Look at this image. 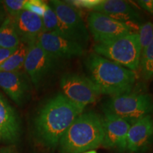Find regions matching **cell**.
<instances>
[{
  "instance_id": "obj_4",
  "label": "cell",
  "mask_w": 153,
  "mask_h": 153,
  "mask_svg": "<svg viewBox=\"0 0 153 153\" xmlns=\"http://www.w3.org/2000/svg\"><path fill=\"white\" fill-rule=\"evenodd\" d=\"M94 51L96 54L132 71L135 72L140 66L142 51L137 33H130L111 41L97 43L94 47Z\"/></svg>"
},
{
  "instance_id": "obj_24",
  "label": "cell",
  "mask_w": 153,
  "mask_h": 153,
  "mask_svg": "<svg viewBox=\"0 0 153 153\" xmlns=\"http://www.w3.org/2000/svg\"><path fill=\"white\" fill-rule=\"evenodd\" d=\"M102 0H70L65 1L76 9H91L94 10Z\"/></svg>"
},
{
  "instance_id": "obj_8",
  "label": "cell",
  "mask_w": 153,
  "mask_h": 153,
  "mask_svg": "<svg viewBox=\"0 0 153 153\" xmlns=\"http://www.w3.org/2000/svg\"><path fill=\"white\" fill-rule=\"evenodd\" d=\"M62 94L72 102L85 106L93 104L101 93L87 76L75 73L63 74L60 81Z\"/></svg>"
},
{
  "instance_id": "obj_29",
  "label": "cell",
  "mask_w": 153,
  "mask_h": 153,
  "mask_svg": "<svg viewBox=\"0 0 153 153\" xmlns=\"http://www.w3.org/2000/svg\"><path fill=\"white\" fill-rule=\"evenodd\" d=\"M1 6H3V4H2V1H0V7H1Z\"/></svg>"
},
{
  "instance_id": "obj_2",
  "label": "cell",
  "mask_w": 153,
  "mask_h": 153,
  "mask_svg": "<svg viewBox=\"0 0 153 153\" xmlns=\"http://www.w3.org/2000/svg\"><path fill=\"white\" fill-rule=\"evenodd\" d=\"M85 67L101 94L114 97L131 92L136 81L135 72L95 53L86 58Z\"/></svg>"
},
{
  "instance_id": "obj_17",
  "label": "cell",
  "mask_w": 153,
  "mask_h": 153,
  "mask_svg": "<svg viewBox=\"0 0 153 153\" xmlns=\"http://www.w3.org/2000/svg\"><path fill=\"white\" fill-rule=\"evenodd\" d=\"M21 43V40L15 28L14 21L7 16L0 26V48H16Z\"/></svg>"
},
{
  "instance_id": "obj_14",
  "label": "cell",
  "mask_w": 153,
  "mask_h": 153,
  "mask_svg": "<svg viewBox=\"0 0 153 153\" xmlns=\"http://www.w3.org/2000/svg\"><path fill=\"white\" fill-rule=\"evenodd\" d=\"M21 135V121L16 111L0 93V142L13 144Z\"/></svg>"
},
{
  "instance_id": "obj_7",
  "label": "cell",
  "mask_w": 153,
  "mask_h": 153,
  "mask_svg": "<svg viewBox=\"0 0 153 153\" xmlns=\"http://www.w3.org/2000/svg\"><path fill=\"white\" fill-rule=\"evenodd\" d=\"M88 28L97 43L111 41L120 36L134 33L136 24L115 20L106 14L92 11L87 18Z\"/></svg>"
},
{
  "instance_id": "obj_28",
  "label": "cell",
  "mask_w": 153,
  "mask_h": 153,
  "mask_svg": "<svg viewBox=\"0 0 153 153\" xmlns=\"http://www.w3.org/2000/svg\"><path fill=\"white\" fill-rule=\"evenodd\" d=\"M82 153H97V151L94 150H89V151H86L85 152H82Z\"/></svg>"
},
{
  "instance_id": "obj_25",
  "label": "cell",
  "mask_w": 153,
  "mask_h": 153,
  "mask_svg": "<svg viewBox=\"0 0 153 153\" xmlns=\"http://www.w3.org/2000/svg\"><path fill=\"white\" fill-rule=\"evenodd\" d=\"M137 4L141 8L153 15V0H140L137 1Z\"/></svg>"
},
{
  "instance_id": "obj_10",
  "label": "cell",
  "mask_w": 153,
  "mask_h": 153,
  "mask_svg": "<svg viewBox=\"0 0 153 153\" xmlns=\"http://www.w3.org/2000/svg\"><path fill=\"white\" fill-rule=\"evenodd\" d=\"M36 42L45 52L57 60L79 57L85 52L81 45L55 32H42Z\"/></svg>"
},
{
  "instance_id": "obj_26",
  "label": "cell",
  "mask_w": 153,
  "mask_h": 153,
  "mask_svg": "<svg viewBox=\"0 0 153 153\" xmlns=\"http://www.w3.org/2000/svg\"><path fill=\"white\" fill-rule=\"evenodd\" d=\"M16 48L7 49L1 48H0V65H1L3 62H4L11 55H12L14 51H16Z\"/></svg>"
},
{
  "instance_id": "obj_1",
  "label": "cell",
  "mask_w": 153,
  "mask_h": 153,
  "mask_svg": "<svg viewBox=\"0 0 153 153\" xmlns=\"http://www.w3.org/2000/svg\"><path fill=\"white\" fill-rule=\"evenodd\" d=\"M85 107L76 104L59 93L40 108L33 121L34 133L43 146L55 149L74 120Z\"/></svg>"
},
{
  "instance_id": "obj_23",
  "label": "cell",
  "mask_w": 153,
  "mask_h": 153,
  "mask_svg": "<svg viewBox=\"0 0 153 153\" xmlns=\"http://www.w3.org/2000/svg\"><path fill=\"white\" fill-rule=\"evenodd\" d=\"M46 4L41 0H26L24 5V10L30 11L42 18Z\"/></svg>"
},
{
  "instance_id": "obj_13",
  "label": "cell",
  "mask_w": 153,
  "mask_h": 153,
  "mask_svg": "<svg viewBox=\"0 0 153 153\" xmlns=\"http://www.w3.org/2000/svg\"><path fill=\"white\" fill-rule=\"evenodd\" d=\"M153 141V118L150 115L131 124L127 135V150L131 152L147 150Z\"/></svg>"
},
{
  "instance_id": "obj_19",
  "label": "cell",
  "mask_w": 153,
  "mask_h": 153,
  "mask_svg": "<svg viewBox=\"0 0 153 153\" xmlns=\"http://www.w3.org/2000/svg\"><path fill=\"white\" fill-rule=\"evenodd\" d=\"M140 65L143 78L149 79L153 76V40L142 51Z\"/></svg>"
},
{
  "instance_id": "obj_16",
  "label": "cell",
  "mask_w": 153,
  "mask_h": 153,
  "mask_svg": "<svg viewBox=\"0 0 153 153\" xmlns=\"http://www.w3.org/2000/svg\"><path fill=\"white\" fill-rule=\"evenodd\" d=\"M93 11L106 14L115 20L136 24L140 16L128 3L121 0H102Z\"/></svg>"
},
{
  "instance_id": "obj_21",
  "label": "cell",
  "mask_w": 153,
  "mask_h": 153,
  "mask_svg": "<svg viewBox=\"0 0 153 153\" xmlns=\"http://www.w3.org/2000/svg\"><path fill=\"white\" fill-rule=\"evenodd\" d=\"M137 32L141 51H143L153 40V23L149 22L141 25Z\"/></svg>"
},
{
  "instance_id": "obj_12",
  "label": "cell",
  "mask_w": 153,
  "mask_h": 153,
  "mask_svg": "<svg viewBox=\"0 0 153 153\" xmlns=\"http://www.w3.org/2000/svg\"><path fill=\"white\" fill-rule=\"evenodd\" d=\"M0 88L19 106H24L29 99V81L21 71L0 72Z\"/></svg>"
},
{
  "instance_id": "obj_22",
  "label": "cell",
  "mask_w": 153,
  "mask_h": 153,
  "mask_svg": "<svg viewBox=\"0 0 153 153\" xmlns=\"http://www.w3.org/2000/svg\"><path fill=\"white\" fill-rule=\"evenodd\" d=\"M1 1L8 16L14 18L19 13L24 10V5L26 0H4Z\"/></svg>"
},
{
  "instance_id": "obj_6",
  "label": "cell",
  "mask_w": 153,
  "mask_h": 153,
  "mask_svg": "<svg viewBox=\"0 0 153 153\" xmlns=\"http://www.w3.org/2000/svg\"><path fill=\"white\" fill-rule=\"evenodd\" d=\"M49 4L55 12L58 20L57 33L73 41L85 48L89 40L87 26L77 9L65 1L53 0Z\"/></svg>"
},
{
  "instance_id": "obj_9",
  "label": "cell",
  "mask_w": 153,
  "mask_h": 153,
  "mask_svg": "<svg viewBox=\"0 0 153 153\" xmlns=\"http://www.w3.org/2000/svg\"><path fill=\"white\" fill-rule=\"evenodd\" d=\"M57 62V59L45 52L35 41L28 45L24 68L33 85L38 89L54 72Z\"/></svg>"
},
{
  "instance_id": "obj_27",
  "label": "cell",
  "mask_w": 153,
  "mask_h": 153,
  "mask_svg": "<svg viewBox=\"0 0 153 153\" xmlns=\"http://www.w3.org/2000/svg\"><path fill=\"white\" fill-rule=\"evenodd\" d=\"M0 153H17L13 146H7L0 148Z\"/></svg>"
},
{
  "instance_id": "obj_3",
  "label": "cell",
  "mask_w": 153,
  "mask_h": 153,
  "mask_svg": "<svg viewBox=\"0 0 153 153\" xmlns=\"http://www.w3.org/2000/svg\"><path fill=\"white\" fill-rule=\"evenodd\" d=\"M103 117L93 111L82 113L68 128L59 146L60 153H82L101 145Z\"/></svg>"
},
{
  "instance_id": "obj_18",
  "label": "cell",
  "mask_w": 153,
  "mask_h": 153,
  "mask_svg": "<svg viewBox=\"0 0 153 153\" xmlns=\"http://www.w3.org/2000/svg\"><path fill=\"white\" fill-rule=\"evenodd\" d=\"M28 50V45L21 42L14 53L0 65V72L21 71L24 68Z\"/></svg>"
},
{
  "instance_id": "obj_20",
  "label": "cell",
  "mask_w": 153,
  "mask_h": 153,
  "mask_svg": "<svg viewBox=\"0 0 153 153\" xmlns=\"http://www.w3.org/2000/svg\"><path fill=\"white\" fill-rule=\"evenodd\" d=\"M42 22H43V32H55L57 33L58 28V20L55 14V12L53 10L51 5L46 4L45 5V11L42 16Z\"/></svg>"
},
{
  "instance_id": "obj_5",
  "label": "cell",
  "mask_w": 153,
  "mask_h": 153,
  "mask_svg": "<svg viewBox=\"0 0 153 153\" xmlns=\"http://www.w3.org/2000/svg\"><path fill=\"white\" fill-rule=\"evenodd\" d=\"M103 111L122 118L131 125L153 111V99L148 94L131 91L114 96L103 104Z\"/></svg>"
},
{
  "instance_id": "obj_11",
  "label": "cell",
  "mask_w": 153,
  "mask_h": 153,
  "mask_svg": "<svg viewBox=\"0 0 153 153\" xmlns=\"http://www.w3.org/2000/svg\"><path fill=\"white\" fill-rule=\"evenodd\" d=\"M130 124L126 120L112 114H104L103 117L104 136L101 145L119 152L127 150V135Z\"/></svg>"
},
{
  "instance_id": "obj_15",
  "label": "cell",
  "mask_w": 153,
  "mask_h": 153,
  "mask_svg": "<svg viewBox=\"0 0 153 153\" xmlns=\"http://www.w3.org/2000/svg\"><path fill=\"white\" fill-rule=\"evenodd\" d=\"M12 19L22 43L29 45L36 41L38 36L43 31L42 18L30 11L23 10Z\"/></svg>"
}]
</instances>
